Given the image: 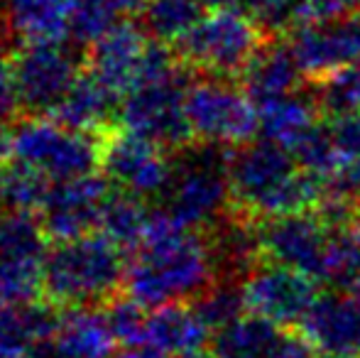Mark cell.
Wrapping results in <instances>:
<instances>
[{
    "instance_id": "cell-19",
    "label": "cell",
    "mask_w": 360,
    "mask_h": 358,
    "mask_svg": "<svg viewBox=\"0 0 360 358\" xmlns=\"http://www.w3.org/2000/svg\"><path fill=\"white\" fill-rule=\"evenodd\" d=\"M62 324L49 300L0 305V358H22L39 341L54 339Z\"/></svg>"
},
{
    "instance_id": "cell-35",
    "label": "cell",
    "mask_w": 360,
    "mask_h": 358,
    "mask_svg": "<svg viewBox=\"0 0 360 358\" xmlns=\"http://www.w3.org/2000/svg\"><path fill=\"white\" fill-rule=\"evenodd\" d=\"M20 108L22 106H20L18 84H15L13 57H0V125L13 120Z\"/></svg>"
},
{
    "instance_id": "cell-3",
    "label": "cell",
    "mask_w": 360,
    "mask_h": 358,
    "mask_svg": "<svg viewBox=\"0 0 360 358\" xmlns=\"http://www.w3.org/2000/svg\"><path fill=\"white\" fill-rule=\"evenodd\" d=\"M123 253L101 234L57 243L44 258V295L67 309L108 305L123 290L128 270Z\"/></svg>"
},
{
    "instance_id": "cell-10",
    "label": "cell",
    "mask_w": 360,
    "mask_h": 358,
    "mask_svg": "<svg viewBox=\"0 0 360 358\" xmlns=\"http://www.w3.org/2000/svg\"><path fill=\"white\" fill-rule=\"evenodd\" d=\"M13 72L25 113L52 115L81 69L67 42H32L13 54Z\"/></svg>"
},
{
    "instance_id": "cell-24",
    "label": "cell",
    "mask_w": 360,
    "mask_h": 358,
    "mask_svg": "<svg viewBox=\"0 0 360 358\" xmlns=\"http://www.w3.org/2000/svg\"><path fill=\"white\" fill-rule=\"evenodd\" d=\"M260 135L262 140H270L282 145L292 153L314 128H316L319 108L311 96L292 94L280 101L260 106Z\"/></svg>"
},
{
    "instance_id": "cell-23",
    "label": "cell",
    "mask_w": 360,
    "mask_h": 358,
    "mask_svg": "<svg viewBox=\"0 0 360 358\" xmlns=\"http://www.w3.org/2000/svg\"><path fill=\"white\" fill-rule=\"evenodd\" d=\"M72 0H10L8 20L22 44L67 42Z\"/></svg>"
},
{
    "instance_id": "cell-28",
    "label": "cell",
    "mask_w": 360,
    "mask_h": 358,
    "mask_svg": "<svg viewBox=\"0 0 360 358\" xmlns=\"http://www.w3.org/2000/svg\"><path fill=\"white\" fill-rule=\"evenodd\" d=\"M47 241L42 219L25 211H0V260H44Z\"/></svg>"
},
{
    "instance_id": "cell-17",
    "label": "cell",
    "mask_w": 360,
    "mask_h": 358,
    "mask_svg": "<svg viewBox=\"0 0 360 358\" xmlns=\"http://www.w3.org/2000/svg\"><path fill=\"white\" fill-rule=\"evenodd\" d=\"M304 77L307 74L299 67L289 42H265L240 72V89L260 108L285 96L299 94Z\"/></svg>"
},
{
    "instance_id": "cell-16",
    "label": "cell",
    "mask_w": 360,
    "mask_h": 358,
    "mask_svg": "<svg viewBox=\"0 0 360 358\" xmlns=\"http://www.w3.org/2000/svg\"><path fill=\"white\" fill-rule=\"evenodd\" d=\"M147 44H150V37L140 27V23L123 20L98 42L91 44L86 52V69L115 96L125 98L138 87Z\"/></svg>"
},
{
    "instance_id": "cell-14",
    "label": "cell",
    "mask_w": 360,
    "mask_h": 358,
    "mask_svg": "<svg viewBox=\"0 0 360 358\" xmlns=\"http://www.w3.org/2000/svg\"><path fill=\"white\" fill-rule=\"evenodd\" d=\"M299 334L323 358H360V295L351 290L319 295L299 321Z\"/></svg>"
},
{
    "instance_id": "cell-25",
    "label": "cell",
    "mask_w": 360,
    "mask_h": 358,
    "mask_svg": "<svg viewBox=\"0 0 360 358\" xmlns=\"http://www.w3.org/2000/svg\"><path fill=\"white\" fill-rule=\"evenodd\" d=\"M211 10V0H150L140 13V27L155 42L179 44Z\"/></svg>"
},
{
    "instance_id": "cell-5",
    "label": "cell",
    "mask_w": 360,
    "mask_h": 358,
    "mask_svg": "<svg viewBox=\"0 0 360 358\" xmlns=\"http://www.w3.org/2000/svg\"><path fill=\"white\" fill-rule=\"evenodd\" d=\"M265 30L233 3H216L199 25L176 44V57L184 67L199 69L206 77H240L257 49Z\"/></svg>"
},
{
    "instance_id": "cell-20",
    "label": "cell",
    "mask_w": 360,
    "mask_h": 358,
    "mask_svg": "<svg viewBox=\"0 0 360 358\" xmlns=\"http://www.w3.org/2000/svg\"><path fill=\"white\" fill-rule=\"evenodd\" d=\"M287 334L272 321L245 314L214 331L209 351L211 358H280Z\"/></svg>"
},
{
    "instance_id": "cell-32",
    "label": "cell",
    "mask_w": 360,
    "mask_h": 358,
    "mask_svg": "<svg viewBox=\"0 0 360 358\" xmlns=\"http://www.w3.org/2000/svg\"><path fill=\"white\" fill-rule=\"evenodd\" d=\"M103 314L118 344L135 346L147 341V319H150V314L145 312L143 305L130 300L128 295L113 297L108 305H103Z\"/></svg>"
},
{
    "instance_id": "cell-37",
    "label": "cell",
    "mask_w": 360,
    "mask_h": 358,
    "mask_svg": "<svg viewBox=\"0 0 360 358\" xmlns=\"http://www.w3.org/2000/svg\"><path fill=\"white\" fill-rule=\"evenodd\" d=\"M113 358H172L169 354H165L162 349L152 344H135V346H123L120 351H115Z\"/></svg>"
},
{
    "instance_id": "cell-36",
    "label": "cell",
    "mask_w": 360,
    "mask_h": 358,
    "mask_svg": "<svg viewBox=\"0 0 360 358\" xmlns=\"http://www.w3.org/2000/svg\"><path fill=\"white\" fill-rule=\"evenodd\" d=\"M20 47H22V42H20V37L15 34L8 15H0V57L10 59Z\"/></svg>"
},
{
    "instance_id": "cell-30",
    "label": "cell",
    "mask_w": 360,
    "mask_h": 358,
    "mask_svg": "<svg viewBox=\"0 0 360 358\" xmlns=\"http://www.w3.org/2000/svg\"><path fill=\"white\" fill-rule=\"evenodd\" d=\"M120 0H72L69 10V37L79 47H91L105 32L123 23Z\"/></svg>"
},
{
    "instance_id": "cell-6",
    "label": "cell",
    "mask_w": 360,
    "mask_h": 358,
    "mask_svg": "<svg viewBox=\"0 0 360 358\" xmlns=\"http://www.w3.org/2000/svg\"><path fill=\"white\" fill-rule=\"evenodd\" d=\"M13 135V160L39 170L54 184L86 177L98 170L101 138L64 128L52 115H27L18 120Z\"/></svg>"
},
{
    "instance_id": "cell-33",
    "label": "cell",
    "mask_w": 360,
    "mask_h": 358,
    "mask_svg": "<svg viewBox=\"0 0 360 358\" xmlns=\"http://www.w3.org/2000/svg\"><path fill=\"white\" fill-rule=\"evenodd\" d=\"M216 3H233L248 13L262 30H285L294 25L299 0H214Z\"/></svg>"
},
{
    "instance_id": "cell-7",
    "label": "cell",
    "mask_w": 360,
    "mask_h": 358,
    "mask_svg": "<svg viewBox=\"0 0 360 358\" xmlns=\"http://www.w3.org/2000/svg\"><path fill=\"white\" fill-rule=\"evenodd\" d=\"M186 118L194 140L243 148L260 133V110L240 87L206 77L186 89Z\"/></svg>"
},
{
    "instance_id": "cell-34",
    "label": "cell",
    "mask_w": 360,
    "mask_h": 358,
    "mask_svg": "<svg viewBox=\"0 0 360 358\" xmlns=\"http://www.w3.org/2000/svg\"><path fill=\"white\" fill-rule=\"evenodd\" d=\"M358 13L360 0H299L292 30L309 27V25L338 23V20H346Z\"/></svg>"
},
{
    "instance_id": "cell-8",
    "label": "cell",
    "mask_w": 360,
    "mask_h": 358,
    "mask_svg": "<svg viewBox=\"0 0 360 358\" xmlns=\"http://www.w3.org/2000/svg\"><path fill=\"white\" fill-rule=\"evenodd\" d=\"M262 260L304 272L316 282H333L336 229L316 211L257 221Z\"/></svg>"
},
{
    "instance_id": "cell-38",
    "label": "cell",
    "mask_w": 360,
    "mask_h": 358,
    "mask_svg": "<svg viewBox=\"0 0 360 358\" xmlns=\"http://www.w3.org/2000/svg\"><path fill=\"white\" fill-rule=\"evenodd\" d=\"M22 358H67V356L62 354L57 339H47V341H39L37 346H32Z\"/></svg>"
},
{
    "instance_id": "cell-43",
    "label": "cell",
    "mask_w": 360,
    "mask_h": 358,
    "mask_svg": "<svg viewBox=\"0 0 360 358\" xmlns=\"http://www.w3.org/2000/svg\"><path fill=\"white\" fill-rule=\"evenodd\" d=\"M3 3H10V0H0V5H3Z\"/></svg>"
},
{
    "instance_id": "cell-21",
    "label": "cell",
    "mask_w": 360,
    "mask_h": 358,
    "mask_svg": "<svg viewBox=\"0 0 360 358\" xmlns=\"http://www.w3.org/2000/svg\"><path fill=\"white\" fill-rule=\"evenodd\" d=\"M147 344L169 356H184L211 346V329L199 319L194 307L169 305L155 309L147 319Z\"/></svg>"
},
{
    "instance_id": "cell-41",
    "label": "cell",
    "mask_w": 360,
    "mask_h": 358,
    "mask_svg": "<svg viewBox=\"0 0 360 358\" xmlns=\"http://www.w3.org/2000/svg\"><path fill=\"white\" fill-rule=\"evenodd\" d=\"M351 292H356V295H360V270H358V275L353 277V282H351V287H348Z\"/></svg>"
},
{
    "instance_id": "cell-9",
    "label": "cell",
    "mask_w": 360,
    "mask_h": 358,
    "mask_svg": "<svg viewBox=\"0 0 360 358\" xmlns=\"http://www.w3.org/2000/svg\"><path fill=\"white\" fill-rule=\"evenodd\" d=\"M186 72H181L167 82L130 91L120 101V128L150 140L162 150L179 153L194 140L186 118Z\"/></svg>"
},
{
    "instance_id": "cell-4",
    "label": "cell",
    "mask_w": 360,
    "mask_h": 358,
    "mask_svg": "<svg viewBox=\"0 0 360 358\" xmlns=\"http://www.w3.org/2000/svg\"><path fill=\"white\" fill-rule=\"evenodd\" d=\"M236 148L214 143H189L174 153L172 181L165 206L181 226L191 231L214 229L231 214V158Z\"/></svg>"
},
{
    "instance_id": "cell-13",
    "label": "cell",
    "mask_w": 360,
    "mask_h": 358,
    "mask_svg": "<svg viewBox=\"0 0 360 358\" xmlns=\"http://www.w3.org/2000/svg\"><path fill=\"white\" fill-rule=\"evenodd\" d=\"M108 194L110 181L96 172L54 184L42 206V226L47 238L54 243H67L94 234Z\"/></svg>"
},
{
    "instance_id": "cell-40",
    "label": "cell",
    "mask_w": 360,
    "mask_h": 358,
    "mask_svg": "<svg viewBox=\"0 0 360 358\" xmlns=\"http://www.w3.org/2000/svg\"><path fill=\"white\" fill-rule=\"evenodd\" d=\"M147 3H150V0H120V5H123L125 15H140L145 10Z\"/></svg>"
},
{
    "instance_id": "cell-29",
    "label": "cell",
    "mask_w": 360,
    "mask_h": 358,
    "mask_svg": "<svg viewBox=\"0 0 360 358\" xmlns=\"http://www.w3.org/2000/svg\"><path fill=\"white\" fill-rule=\"evenodd\" d=\"M319 113L328 120L360 115V67H346L316 79L311 91Z\"/></svg>"
},
{
    "instance_id": "cell-31",
    "label": "cell",
    "mask_w": 360,
    "mask_h": 358,
    "mask_svg": "<svg viewBox=\"0 0 360 358\" xmlns=\"http://www.w3.org/2000/svg\"><path fill=\"white\" fill-rule=\"evenodd\" d=\"M194 312L211 331L233 324L248 314L240 280H216L199 300H194Z\"/></svg>"
},
{
    "instance_id": "cell-11",
    "label": "cell",
    "mask_w": 360,
    "mask_h": 358,
    "mask_svg": "<svg viewBox=\"0 0 360 358\" xmlns=\"http://www.w3.org/2000/svg\"><path fill=\"white\" fill-rule=\"evenodd\" d=\"M98 170L113 189L140 199L165 196L172 181V160H167L165 150L123 128L101 135Z\"/></svg>"
},
{
    "instance_id": "cell-42",
    "label": "cell",
    "mask_w": 360,
    "mask_h": 358,
    "mask_svg": "<svg viewBox=\"0 0 360 358\" xmlns=\"http://www.w3.org/2000/svg\"><path fill=\"white\" fill-rule=\"evenodd\" d=\"M353 226L360 231V204H358V209H356V216H353Z\"/></svg>"
},
{
    "instance_id": "cell-18",
    "label": "cell",
    "mask_w": 360,
    "mask_h": 358,
    "mask_svg": "<svg viewBox=\"0 0 360 358\" xmlns=\"http://www.w3.org/2000/svg\"><path fill=\"white\" fill-rule=\"evenodd\" d=\"M118 98L120 96H115L89 69H84L64 101L57 106L52 118L69 130L101 138L113 130V115L120 113Z\"/></svg>"
},
{
    "instance_id": "cell-39",
    "label": "cell",
    "mask_w": 360,
    "mask_h": 358,
    "mask_svg": "<svg viewBox=\"0 0 360 358\" xmlns=\"http://www.w3.org/2000/svg\"><path fill=\"white\" fill-rule=\"evenodd\" d=\"M13 160V135L0 125V170Z\"/></svg>"
},
{
    "instance_id": "cell-22",
    "label": "cell",
    "mask_w": 360,
    "mask_h": 358,
    "mask_svg": "<svg viewBox=\"0 0 360 358\" xmlns=\"http://www.w3.org/2000/svg\"><path fill=\"white\" fill-rule=\"evenodd\" d=\"M54 339L67 358H113L118 344L105 314L94 307L64 312Z\"/></svg>"
},
{
    "instance_id": "cell-26",
    "label": "cell",
    "mask_w": 360,
    "mask_h": 358,
    "mask_svg": "<svg viewBox=\"0 0 360 358\" xmlns=\"http://www.w3.org/2000/svg\"><path fill=\"white\" fill-rule=\"evenodd\" d=\"M152 211L145 206V199L128 191L113 189L103 201L98 219V234L123 250H138L145 238L147 221Z\"/></svg>"
},
{
    "instance_id": "cell-15",
    "label": "cell",
    "mask_w": 360,
    "mask_h": 358,
    "mask_svg": "<svg viewBox=\"0 0 360 358\" xmlns=\"http://www.w3.org/2000/svg\"><path fill=\"white\" fill-rule=\"evenodd\" d=\"M289 47L302 72L314 79L346 67H360V13L338 23L292 30Z\"/></svg>"
},
{
    "instance_id": "cell-12",
    "label": "cell",
    "mask_w": 360,
    "mask_h": 358,
    "mask_svg": "<svg viewBox=\"0 0 360 358\" xmlns=\"http://www.w3.org/2000/svg\"><path fill=\"white\" fill-rule=\"evenodd\" d=\"M248 314L267 319L277 326H292L307 317L319 297V282L304 272L262 260L243 280Z\"/></svg>"
},
{
    "instance_id": "cell-2",
    "label": "cell",
    "mask_w": 360,
    "mask_h": 358,
    "mask_svg": "<svg viewBox=\"0 0 360 358\" xmlns=\"http://www.w3.org/2000/svg\"><path fill=\"white\" fill-rule=\"evenodd\" d=\"M231 194L238 214L262 221L316 211L323 186L299 167L287 148L270 140H252L233 150Z\"/></svg>"
},
{
    "instance_id": "cell-27",
    "label": "cell",
    "mask_w": 360,
    "mask_h": 358,
    "mask_svg": "<svg viewBox=\"0 0 360 358\" xmlns=\"http://www.w3.org/2000/svg\"><path fill=\"white\" fill-rule=\"evenodd\" d=\"M54 181L44 177L39 170L30 167L18 160H10L0 170V209L34 214L42 211Z\"/></svg>"
},
{
    "instance_id": "cell-1",
    "label": "cell",
    "mask_w": 360,
    "mask_h": 358,
    "mask_svg": "<svg viewBox=\"0 0 360 358\" xmlns=\"http://www.w3.org/2000/svg\"><path fill=\"white\" fill-rule=\"evenodd\" d=\"M216 280L209 241L181 226L167 209L152 211L143 243L125 270V295L155 312L199 300Z\"/></svg>"
}]
</instances>
